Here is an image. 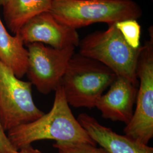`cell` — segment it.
Listing matches in <instances>:
<instances>
[{
  "label": "cell",
  "mask_w": 153,
  "mask_h": 153,
  "mask_svg": "<svg viewBox=\"0 0 153 153\" xmlns=\"http://www.w3.org/2000/svg\"><path fill=\"white\" fill-rule=\"evenodd\" d=\"M55 91L53 103L49 112L8 131L7 135L16 149L43 140L97 145L73 114L62 86L59 85Z\"/></svg>",
  "instance_id": "1"
},
{
  "label": "cell",
  "mask_w": 153,
  "mask_h": 153,
  "mask_svg": "<svg viewBox=\"0 0 153 153\" xmlns=\"http://www.w3.org/2000/svg\"><path fill=\"white\" fill-rule=\"evenodd\" d=\"M49 11L59 22L76 30L97 23L137 20L142 14L133 0H52Z\"/></svg>",
  "instance_id": "2"
},
{
  "label": "cell",
  "mask_w": 153,
  "mask_h": 153,
  "mask_svg": "<svg viewBox=\"0 0 153 153\" xmlns=\"http://www.w3.org/2000/svg\"><path fill=\"white\" fill-rule=\"evenodd\" d=\"M116 76L114 71L102 63L74 53L61 85L69 105L91 108L95 107L99 99Z\"/></svg>",
  "instance_id": "3"
},
{
  "label": "cell",
  "mask_w": 153,
  "mask_h": 153,
  "mask_svg": "<svg viewBox=\"0 0 153 153\" xmlns=\"http://www.w3.org/2000/svg\"><path fill=\"white\" fill-rule=\"evenodd\" d=\"M104 31L88 34L79 42L81 55L102 63L117 76L137 85V66L140 48L131 47L116 26L109 24Z\"/></svg>",
  "instance_id": "4"
},
{
  "label": "cell",
  "mask_w": 153,
  "mask_h": 153,
  "mask_svg": "<svg viewBox=\"0 0 153 153\" xmlns=\"http://www.w3.org/2000/svg\"><path fill=\"white\" fill-rule=\"evenodd\" d=\"M140 46L137 66L139 87L136 106L129 123L124 129L125 135L148 145L153 137V35Z\"/></svg>",
  "instance_id": "5"
},
{
  "label": "cell",
  "mask_w": 153,
  "mask_h": 153,
  "mask_svg": "<svg viewBox=\"0 0 153 153\" xmlns=\"http://www.w3.org/2000/svg\"><path fill=\"white\" fill-rule=\"evenodd\" d=\"M31 82L22 81L0 61V116L9 131L38 119L44 112L35 104Z\"/></svg>",
  "instance_id": "6"
},
{
  "label": "cell",
  "mask_w": 153,
  "mask_h": 153,
  "mask_svg": "<svg viewBox=\"0 0 153 153\" xmlns=\"http://www.w3.org/2000/svg\"><path fill=\"white\" fill-rule=\"evenodd\" d=\"M75 48L74 46L55 48L38 43L27 44L26 74L40 93L48 94L60 85Z\"/></svg>",
  "instance_id": "7"
},
{
  "label": "cell",
  "mask_w": 153,
  "mask_h": 153,
  "mask_svg": "<svg viewBox=\"0 0 153 153\" xmlns=\"http://www.w3.org/2000/svg\"><path fill=\"white\" fill-rule=\"evenodd\" d=\"M17 34L25 44L38 43L59 49L76 47L80 42L76 29L59 22L49 11L33 17Z\"/></svg>",
  "instance_id": "8"
},
{
  "label": "cell",
  "mask_w": 153,
  "mask_h": 153,
  "mask_svg": "<svg viewBox=\"0 0 153 153\" xmlns=\"http://www.w3.org/2000/svg\"><path fill=\"white\" fill-rule=\"evenodd\" d=\"M108 91L97 101L95 107L104 119L128 124L133 114L137 85L121 76H116Z\"/></svg>",
  "instance_id": "9"
},
{
  "label": "cell",
  "mask_w": 153,
  "mask_h": 153,
  "mask_svg": "<svg viewBox=\"0 0 153 153\" xmlns=\"http://www.w3.org/2000/svg\"><path fill=\"white\" fill-rule=\"evenodd\" d=\"M77 120L95 143L108 153H153V148L126 135H121L83 113Z\"/></svg>",
  "instance_id": "10"
},
{
  "label": "cell",
  "mask_w": 153,
  "mask_h": 153,
  "mask_svg": "<svg viewBox=\"0 0 153 153\" xmlns=\"http://www.w3.org/2000/svg\"><path fill=\"white\" fill-rule=\"evenodd\" d=\"M18 34L10 35L0 17V61L18 78L26 74L28 51Z\"/></svg>",
  "instance_id": "11"
},
{
  "label": "cell",
  "mask_w": 153,
  "mask_h": 153,
  "mask_svg": "<svg viewBox=\"0 0 153 153\" xmlns=\"http://www.w3.org/2000/svg\"><path fill=\"white\" fill-rule=\"evenodd\" d=\"M52 0H7L4 7L6 23L11 32L17 34L33 17L49 11Z\"/></svg>",
  "instance_id": "12"
},
{
  "label": "cell",
  "mask_w": 153,
  "mask_h": 153,
  "mask_svg": "<svg viewBox=\"0 0 153 153\" xmlns=\"http://www.w3.org/2000/svg\"><path fill=\"white\" fill-rule=\"evenodd\" d=\"M116 26L127 43L134 49L140 47L141 27L137 19H126L116 23Z\"/></svg>",
  "instance_id": "13"
},
{
  "label": "cell",
  "mask_w": 153,
  "mask_h": 153,
  "mask_svg": "<svg viewBox=\"0 0 153 153\" xmlns=\"http://www.w3.org/2000/svg\"><path fill=\"white\" fill-rule=\"evenodd\" d=\"M53 146L59 153H108L101 147L85 143L56 142Z\"/></svg>",
  "instance_id": "14"
},
{
  "label": "cell",
  "mask_w": 153,
  "mask_h": 153,
  "mask_svg": "<svg viewBox=\"0 0 153 153\" xmlns=\"http://www.w3.org/2000/svg\"><path fill=\"white\" fill-rule=\"evenodd\" d=\"M16 149L10 141L2 123L0 116V153H11Z\"/></svg>",
  "instance_id": "15"
},
{
  "label": "cell",
  "mask_w": 153,
  "mask_h": 153,
  "mask_svg": "<svg viewBox=\"0 0 153 153\" xmlns=\"http://www.w3.org/2000/svg\"><path fill=\"white\" fill-rule=\"evenodd\" d=\"M11 153H42L38 149H34L31 145H28L21 148L18 150L13 151Z\"/></svg>",
  "instance_id": "16"
},
{
  "label": "cell",
  "mask_w": 153,
  "mask_h": 153,
  "mask_svg": "<svg viewBox=\"0 0 153 153\" xmlns=\"http://www.w3.org/2000/svg\"><path fill=\"white\" fill-rule=\"evenodd\" d=\"M7 0H0V5L4 6Z\"/></svg>",
  "instance_id": "17"
}]
</instances>
